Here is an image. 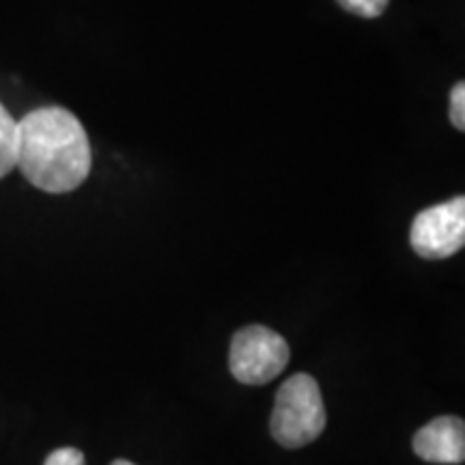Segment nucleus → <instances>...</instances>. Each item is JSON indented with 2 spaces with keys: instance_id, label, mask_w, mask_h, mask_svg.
Segmentation results:
<instances>
[{
  "instance_id": "f257e3e1",
  "label": "nucleus",
  "mask_w": 465,
  "mask_h": 465,
  "mask_svg": "<svg viewBox=\"0 0 465 465\" xmlns=\"http://www.w3.org/2000/svg\"><path fill=\"white\" fill-rule=\"evenodd\" d=\"M91 164L89 136L69 110L37 108L17 121L15 166L35 188L65 194L84 183Z\"/></svg>"
},
{
  "instance_id": "f03ea898",
  "label": "nucleus",
  "mask_w": 465,
  "mask_h": 465,
  "mask_svg": "<svg viewBox=\"0 0 465 465\" xmlns=\"http://www.w3.org/2000/svg\"><path fill=\"white\" fill-rule=\"evenodd\" d=\"M325 429V407L319 383L311 375H291L278 388L270 431L284 449H302Z\"/></svg>"
},
{
  "instance_id": "7ed1b4c3",
  "label": "nucleus",
  "mask_w": 465,
  "mask_h": 465,
  "mask_svg": "<svg viewBox=\"0 0 465 465\" xmlns=\"http://www.w3.org/2000/svg\"><path fill=\"white\" fill-rule=\"evenodd\" d=\"M289 364V345L265 325H248L232 336L229 369L237 381L263 386L276 380Z\"/></svg>"
},
{
  "instance_id": "20e7f679",
  "label": "nucleus",
  "mask_w": 465,
  "mask_h": 465,
  "mask_svg": "<svg viewBox=\"0 0 465 465\" xmlns=\"http://www.w3.org/2000/svg\"><path fill=\"white\" fill-rule=\"evenodd\" d=\"M411 248L422 259H449L465 243V199L440 203L418 213L410 231Z\"/></svg>"
},
{
  "instance_id": "39448f33",
  "label": "nucleus",
  "mask_w": 465,
  "mask_h": 465,
  "mask_svg": "<svg viewBox=\"0 0 465 465\" xmlns=\"http://www.w3.org/2000/svg\"><path fill=\"white\" fill-rule=\"evenodd\" d=\"M414 452L427 463L465 461V424L457 416H440L414 435Z\"/></svg>"
},
{
  "instance_id": "423d86ee",
  "label": "nucleus",
  "mask_w": 465,
  "mask_h": 465,
  "mask_svg": "<svg viewBox=\"0 0 465 465\" xmlns=\"http://www.w3.org/2000/svg\"><path fill=\"white\" fill-rule=\"evenodd\" d=\"M17 121L0 104V179L15 168Z\"/></svg>"
},
{
  "instance_id": "0eeeda50",
  "label": "nucleus",
  "mask_w": 465,
  "mask_h": 465,
  "mask_svg": "<svg viewBox=\"0 0 465 465\" xmlns=\"http://www.w3.org/2000/svg\"><path fill=\"white\" fill-rule=\"evenodd\" d=\"M391 0H339V5L349 14L360 17H380L388 9Z\"/></svg>"
},
{
  "instance_id": "6e6552de",
  "label": "nucleus",
  "mask_w": 465,
  "mask_h": 465,
  "mask_svg": "<svg viewBox=\"0 0 465 465\" xmlns=\"http://www.w3.org/2000/svg\"><path fill=\"white\" fill-rule=\"evenodd\" d=\"M450 121L459 132L465 130V86L457 83L450 91Z\"/></svg>"
},
{
  "instance_id": "1a4fd4ad",
  "label": "nucleus",
  "mask_w": 465,
  "mask_h": 465,
  "mask_svg": "<svg viewBox=\"0 0 465 465\" xmlns=\"http://www.w3.org/2000/svg\"><path fill=\"white\" fill-rule=\"evenodd\" d=\"M44 465H84V455L78 449H56Z\"/></svg>"
},
{
  "instance_id": "9d476101",
  "label": "nucleus",
  "mask_w": 465,
  "mask_h": 465,
  "mask_svg": "<svg viewBox=\"0 0 465 465\" xmlns=\"http://www.w3.org/2000/svg\"><path fill=\"white\" fill-rule=\"evenodd\" d=\"M110 465H134L132 461H125V459H116V461H113Z\"/></svg>"
}]
</instances>
